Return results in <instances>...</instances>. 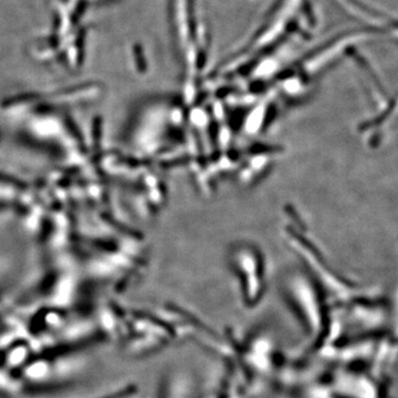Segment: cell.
Wrapping results in <instances>:
<instances>
[{
	"instance_id": "obj_1",
	"label": "cell",
	"mask_w": 398,
	"mask_h": 398,
	"mask_svg": "<svg viewBox=\"0 0 398 398\" xmlns=\"http://www.w3.org/2000/svg\"><path fill=\"white\" fill-rule=\"evenodd\" d=\"M236 263L242 268L243 277L247 284V296L250 300H254L259 294L260 290V271L258 258L252 251H241L237 253Z\"/></svg>"
}]
</instances>
